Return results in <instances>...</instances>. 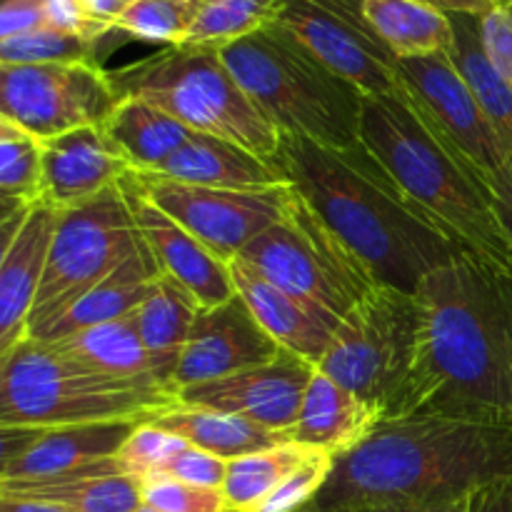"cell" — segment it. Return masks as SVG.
I'll return each instance as SVG.
<instances>
[{"label": "cell", "mask_w": 512, "mask_h": 512, "mask_svg": "<svg viewBox=\"0 0 512 512\" xmlns=\"http://www.w3.org/2000/svg\"><path fill=\"white\" fill-rule=\"evenodd\" d=\"M130 0H50V23L90 40L113 33Z\"/></svg>", "instance_id": "74e56055"}, {"label": "cell", "mask_w": 512, "mask_h": 512, "mask_svg": "<svg viewBox=\"0 0 512 512\" xmlns=\"http://www.w3.org/2000/svg\"><path fill=\"white\" fill-rule=\"evenodd\" d=\"M360 145L455 248L490 270L512 268V240L498 218L488 178L445 148L403 100H365Z\"/></svg>", "instance_id": "277c9868"}, {"label": "cell", "mask_w": 512, "mask_h": 512, "mask_svg": "<svg viewBox=\"0 0 512 512\" xmlns=\"http://www.w3.org/2000/svg\"><path fill=\"white\" fill-rule=\"evenodd\" d=\"M433 8L443 10V13H465V15H483L488 13L490 8H495V0H425Z\"/></svg>", "instance_id": "681fc988"}, {"label": "cell", "mask_w": 512, "mask_h": 512, "mask_svg": "<svg viewBox=\"0 0 512 512\" xmlns=\"http://www.w3.org/2000/svg\"><path fill=\"white\" fill-rule=\"evenodd\" d=\"M120 98H140L193 133L230 140L273 163L283 135L245 95L215 48L173 45L110 73Z\"/></svg>", "instance_id": "52a82bcc"}, {"label": "cell", "mask_w": 512, "mask_h": 512, "mask_svg": "<svg viewBox=\"0 0 512 512\" xmlns=\"http://www.w3.org/2000/svg\"><path fill=\"white\" fill-rule=\"evenodd\" d=\"M315 448L285 440L273 448L255 450V453L240 455L228 460L223 495L228 510L250 512L263 498H268L300 463L310 458Z\"/></svg>", "instance_id": "1f68e13d"}, {"label": "cell", "mask_w": 512, "mask_h": 512, "mask_svg": "<svg viewBox=\"0 0 512 512\" xmlns=\"http://www.w3.org/2000/svg\"><path fill=\"white\" fill-rule=\"evenodd\" d=\"M158 268H155L153 258H150L148 248L138 250L130 255L115 273H110L103 283L90 288L83 298L75 300L63 315L53 320L45 330L38 335H28V338L40 340V343H53V340L65 338V335L80 333V330L95 328V325L113 323V320L128 318L138 310V305L148 298L153 280L158 278Z\"/></svg>", "instance_id": "d4e9b609"}, {"label": "cell", "mask_w": 512, "mask_h": 512, "mask_svg": "<svg viewBox=\"0 0 512 512\" xmlns=\"http://www.w3.org/2000/svg\"><path fill=\"white\" fill-rule=\"evenodd\" d=\"M495 3H498V5H500V3H512V0H495Z\"/></svg>", "instance_id": "9f6ffc18"}, {"label": "cell", "mask_w": 512, "mask_h": 512, "mask_svg": "<svg viewBox=\"0 0 512 512\" xmlns=\"http://www.w3.org/2000/svg\"><path fill=\"white\" fill-rule=\"evenodd\" d=\"M103 128L125 155L130 168L140 173H155L195 135L173 115L140 98H120Z\"/></svg>", "instance_id": "f1b7e54d"}, {"label": "cell", "mask_w": 512, "mask_h": 512, "mask_svg": "<svg viewBox=\"0 0 512 512\" xmlns=\"http://www.w3.org/2000/svg\"><path fill=\"white\" fill-rule=\"evenodd\" d=\"M488 185L500 223H503L505 233L512 240V155H508V160H505L498 173L490 175Z\"/></svg>", "instance_id": "f6af8a7d"}, {"label": "cell", "mask_w": 512, "mask_h": 512, "mask_svg": "<svg viewBox=\"0 0 512 512\" xmlns=\"http://www.w3.org/2000/svg\"><path fill=\"white\" fill-rule=\"evenodd\" d=\"M30 208H33V205H30ZM30 208L23 210V213L15 215L13 220H8V223H5L3 228H0V268H3L5 258H8L10 248H13V243H15V238H18L20 228H23V223H25V218H28Z\"/></svg>", "instance_id": "816d5d0a"}, {"label": "cell", "mask_w": 512, "mask_h": 512, "mask_svg": "<svg viewBox=\"0 0 512 512\" xmlns=\"http://www.w3.org/2000/svg\"><path fill=\"white\" fill-rule=\"evenodd\" d=\"M0 495L40 500L70 512H135L143 505V483L120 473L110 458L58 478L5 480Z\"/></svg>", "instance_id": "603a6c76"}, {"label": "cell", "mask_w": 512, "mask_h": 512, "mask_svg": "<svg viewBox=\"0 0 512 512\" xmlns=\"http://www.w3.org/2000/svg\"><path fill=\"white\" fill-rule=\"evenodd\" d=\"M220 60L280 135L325 148H358L365 95L270 23L218 48Z\"/></svg>", "instance_id": "5b68a950"}, {"label": "cell", "mask_w": 512, "mask_h": 512, "mask_svg": "<svg viewBox=\"0 0 512 512\" xmlns=\"http://www.w3.org/2000/svg\"><path fill=\"white\" fill-rule=\"evenodd\" d=\"M505 478H512V423L385 420L335 458L328 483L303 512L443 503Z\"/></svg>", "instance_id": "7a4b0ae2"}, {"label": "cell", "mask_w": 512, "mask_h": 512, "mask_svg": "<svg viewBox=\"0 0 512 512\" xmlns=\"http://www.w3.org/2000/svg\"><path fill=\"white\" fill-rule=\"evenodd\" d=\"M50 23V0H0V40Z\"/></svg>", "instance_id": "7bdbcfd3"}, {"label": "cell", "mask_w": 512, "mask_h": 512, "mask_svg": "<svg viewBox=\"0 0 512 512\" xmlns=\"http://www.w3.org/2000/svg\"><path fill=\"white\" fill-rule=\"evenodd\" d=\"M493 273L495 290H498L500 310H503L505 325V345H508V368H510V388H512V268L510 270H490Z\"/></svg>", "instance_id": "7dc6e473"}, {"label": "cell", "mask_w": 512, "mask_h": 512, "mask_svg": "<svg viewBox=\"0 0 512 512\" xmlns=\"http://www.w3.org/2000/svg\"><path fill=\"white\" fill-rule=\"evenodd\" d=\"M418 328L415 295L375 285L340 318L315 368L365 400L385 423L410 373Z\"/></svg>", "instance_id": "9c48e42d"}, {"label": "cell", "mask_w": 512, "mask_h": 512, "mask_svg": "<svg viewBox=\"0 0 512 512\" xmlns=\"http://www.w3.org/2000/svg\"><path fill=\"white\" fill-rule=\"evenodd\" d=\"M120 185L75 208L60 210L45 255L30 333L38 335L90 288L103 283L130 255L143 250Z\"/></svg>", "instance_id": "30bf717a"}, {"label": "cell", "mask_w": 512, "mask_h": 512, "mask_svg": "<svg viewBox=\"0 0 512 512\" xmlns=\"http://www.w3.org/2000/svg\"><path fill=\"white\" fill-rule=\"evenodd\" d=\"M183 3H190V5H195V8H198V5L203 3V0H183Z\"/></svg>", "instance_id": "11a10c76"}, {"label": "cell", "mask_w": 512, "mask_h": 512, "mask_svg": "<svg viewBox=\"0 0 512 512\" xmlns=\"http://www.w3.org/2000/svg\"><path fill=\"white\" fill-rule=\"evenodd\" d=\"M0 512H70L58 505L40 503V500H23L10 498V495H0Z\"/></svg>", "instance_id": "f907efd6"}, {"label": "cell", "mask_w": 512, "mask_h": 512, "mask_svg": "<svg viewBox=\"0 0 512 512\" xmlns=\"http://www.w3.org/2000/svg\"><path fill=\"white\" fill-rule=\"evenodd\" d=\"M273 163L380 285L413 295L458 253L363 145L325 148L283 135Z\"/></svg>", "instance_id": "3957f363"}, {"label": "cell", "mask_w": 512, "mask_h": 512, "mask_svg": "<svg viewBox=\"0 0 512 512\" xmlns=\"http://www.w3.org/2000/svg\"><path fill=\"white\" fill-rule=\"evenodd\" d=\"M280 353L283 348L260 328L248 305L235 295L218 308L200 310L175 368V388L180 393L190 385L228 378L270 363Z\"/></svg>", "instance_id": "2e32d148"}, {"label": "cell", "mask_w": 512, "mask_h": 512, "mask_svg": "<svg viewBox=\"0 0 512 512\" xmlns=\"http://www.w3.org/2000/svg\"><path fill=\"white\" fill-rule=\"evenodd\" d=\"M450 23H453L450 58L468 88L473 90L475 100L483 108L488 123L493 125L505 153L512 155V85L485 53L483 40H480V15L453 13Z\"/></svg>", "instance_id": "4dcf8cb0"}, {"label": "cell", "mask_w": 512, "mask_h": 512, "mask_svg": "<svg viewBox=\"0 0 512 512\" xmlns=\"http://www.w3.org/2000/svg\"><path fill=\"white\" fill-rule=\"evenodd\" d=\"M228 268L235 295L248 305L260 328L283 350H290V353L318 365L333 340L335 328H338V315L288 293L273 280L265 278L263 273H258L253 265L245 263L243 258H233Z\"/></svg>", "instance_id": "d6986e66"}, {"label": "cell", "mask_w": 512, "mask_h": 512, "mask_svg": "<svg viewBox=\"0 0 512 512\" xmlns=\"http://www.w3.org/2000/svg\"><path fill=\"white\" fill-rule=\"evenodd\" d=\"M125 178L225 263L280 220L290 195V183L268 190H223L140 170H128Z\"/></svg>", "instance_id": "4fadbf2b"}, {"label": "cell", "mask_w": 512, "mask_h": 512, "mask_svg": "<svg viewBox=\"0 0 512 512\" xmlns=\"http://www.w3.org/2000/svg\"><path fill=\"white\" fill-rule=\"evenodd\" d=\"M148 423L175 435V438L193 445V448H200L225 460L240 458V455L255 453V450L273 448V445L290 440L288 433H273V430L260 428V425L250 423L240 415L220 413V410L210 408H190V405L183 403L178 408L168 410V413L155 415Z\"/></svg>", "instance_id": "83f0119b"}, {"label": "cell", "mask_w": 512, "mask_h": 512, "mask_svg": "<svg viewBox=\"0 0 512 512\" xmlns=\"http://www.w3.org/2000/svg\"><path fill=\"white\" fill-rule=\"evenodd\" d=\"M135 512H160V510L150 508V505H140V508H138V510H135Z\"/></svg>", "instance_id": "db71d44e"}, {"label": "cell", "mask_w": 512, "mask_h": 512, "mask_svg": "<svg viewBox=\"0 0 512 512\" xmlns=\"http://www.w3.org/2000/svg\"><path fill=\"white\" fill-rule=\"evenodd\" d=\"M313 373L315 363L283 350L278 358L265 365L183 388L178 398L190 408L240 415L260 428L290 435L298 423L300 405Z\"/></svg>", "instance_id": "9a60e30c"}, {"label": "cell", "mask_w": 512, "mask_h": 512, "mask_svg": "<svg viewBox=\"0 0 512 512\" xmlns=\"http://www.w3.org/2000/svg\"><path fill=\"white\" fill-rule=\"evenodd\" d=\"M335 455L313 450L305 463H300L268 498L260 500L250 512H303L323 490L333 473Z\"/></svg>", "instance_id": "8d00e7d4"}, {"label": "cell", "mask_w": 512, "mask_h": 512, "mask_svg": "<svg viewBox=\"0 0 512 512\" xmlns=\"http://www.w3.org/2000/svg\"><path fill=\"white\" fill-rule=\"evenodd\" d=\"M403 100L420 123L453 153L490 178L508 160L503 143L485 118L450 53L398 60Z\"/></svg>", "instance_id": "5bb4252c"}, {"label": "cell", "mask_w": 512, "mask_h": 512, "mask_svg": "<svg viewBox=\"0 0 512 512\" xmlns=\"http://www.w3.org/2000/svg\"><path fill=\"white\" fill-rule=\"evenodd\" d=\"M98 40L78 33L43 25L15 38L0 40V65H48V63H85L98 60Z\"/></svg>", "instance_id": "836d02e7"}, {"label": "cell", "mask_w": 512, "mask_h": 512, "mask_svg": "<svg viewBox=\"0 0 512 512\" xmlns=\"http://www.w3.org/2000/svg\"><path fill=\"white\" fill-rule=\"evenodd\" d=\"M225 473H228V460L218 458L213 453H205L200 448H193L188 443H180L145 480L170 478L180 480V483L198 485V488L223 490Z\"/></svg>", "instance_id": "60d3db41"}, {"label": "cell", "mask_w": 512, "mask_h": 512, "mask_svg": "<svg viewBox=\"0 0 512 512\" xmlns=\"http://www.w3.org/2000/svg\"><path fill=\"white\" fill-rule=\"evenodd\" d=\"M273 25L365 98L405 95L398 58L365 23L358 0H283Z\"/></svg>", "instance_id": "8fae6325"}, {"label": "cell", "mask_w": 512, "mask_h": 512, "mask_svg": "<svg viewBox=\"0 0 512 512\" xmlns=\"http://www.w3.org/2000/svg\"><path fill=\"white\" fill-rule=\"evenodd\" d=\"M118 100V88L98 60L0 65V115L38 140L103 125Z\"/></svg>", "instance_id": "7c38bea8"}, {"label": "cell", "mask_w": 512, "mask_h": 512, "mask_svg": "<svg viewBox=\"0 0 512 512\" xmlns=\"http://www.w3.org/2000/svg\"><path fill=\"white\" fill-rule=\"evenodd\" d=\"M238 258L288 293L338 318L380 285L293 185L280 220L265 228Z\"/></svg>", "instance_id": "ba28073f"}, {"label": "cell", "mask_w": 512, "mask_h": 512, "mask_svg": "<svg viewBox=\"0 0 512 512\" xmlns=\"http://www.w3.org/2000/svg\"><path fill=\"white\" fill-rule=\"evenodd\" d=\"M40 180V140L0 115V190L35 203Z\"/></svg>", "instance_id": "d590c367"}, {"label": "cell", "mask_w": 512, "mask_h": 512, "mask_svg": "<svg viewBox=\"0 0 512 512\" xmlns=\"http://www.w3.org/2000/svg\"><path fill=\"white\" fill-rule=\"evenodd\" d=\"M228 512H243V510H228Z\"/></svg>", "instance_id": "6f0895ef"}, {"label": "cell", "mask_w": 512, "mask_h": 512, "mask_svg": "<svg viewBox=\"0 0 512 512\" xmlns=\"http://www.w3.org/2000/svg\"><path fill=\"white\" fill-rule=\"evenodd\" d=\"M343 512H470V495L443 503H398V505H375V508H355Z\"/></svg>", "instance_id": "c3c4849f"}, {"label": "cell", "mask_w": 512, "mask_h": 512, "mask_svg": "<svg viewBox=\"0 0 512 512\" xmlns=\"http://www.w3.org/2000/svg\"><path fill=\"white\" fill-rule=\"evenodd\" d=\"M180 443L183 440L155 428L153 423H140L130 433V438L120 445L118 453L113 455V463L118 465L120 473L138 478L143 483Z\"/></svg>", "instance_id": "f35d334b"}, {"label": "cell", "mask_w": 512, "mask_h": 512, "mask_svg": "<svg viewBox=\"0 0 512 512\" xmlns=\"http://www.w3.org/2000/svg\"><path fill=\"white\" fill-rule=\"evenodd\" d=\"M33 205V200L25 198V195H15L8 193V190H0V228H3L8 220H13L15 215L23 213Z\"/></svg>", "instance_id": "f5cc1de1"}, {"label": "cell", "mask_w": 512, "mask_h": 512, "mask_svg": "<svg viewBox=\"0 0 512 512\" xmlns=\"http://www.w3.org/2000/svg\"><path fill=\"white\" fill-rule=\"evenodd\" d=\"M118 185L125 193L140 238H143L160 275L175 280L180 288L188 290L203 310L218 308L235 298V285L225 260L210 253L183 225L155 208L125 175Z\"/></svg>", "instance_id": "ac0fdd59"}, {"label": "cell", "mask_w": 512, "mask_h": 512, "mask_svg": "<svg viewBox=\"0 0 512 512\" xmlns=\"http://www.w3.org/2000/svg\"><path fill=\"white\" fill-rule=\"evenodd\" d=\"M53 208L33 203L3 268H0V355L30 333V315L43 278L45 255L55 230Z\"/></svg>", "instance_id": "ffe728a7"}, {"label": "cell", "mask_w": 512, "mask_h": 512, "mask_svg": "<svg viewBox=\"0 0 512 512\" xmlns=\"http://www.w3.org/2000/svg\"><path fill=\"white\" fill-rule=\"evenodd\" d=\"M360 13L380 43L398 60L450 53V15L425 0H358Z\"/></svg>", "instance_id": "4316f807"}, {"label": "cell", "mask_w": 512, "mask_h": 512, "mask_svg": "<svg viewBox=\"0 0 512 512\" xmlns=\"http://www.w3.org/2000/svg\"><path fill=\"white\" fill-rule=\"evenodd\" d=\"M143 505L160 512H228L220 488H198L170 478L143 480Z\"/></svg>", "instance_id": "ab89813d"}, {"label": "cell", "mask_w": 512, "mask_h": 512, "mask_svg": "<svg viewBox=\"0 0 512 512\" xmlns=\"http://www.w3.org/2000/svg\"><path fill=\"white\" fill-rule=\"evenodd\" d=\"M48 345L73 363L95 370V373L125 380H153V383L163 385L155 375V365L140 340L133 315L65 335Z\"/></svg>", "instance_id": "f546056e"}, {"label": "cell", "mask_w": 512, "mask_h": 512, "mask_svg": "<svg viewBox=\"0 0 512 512\" xmlns=\"http://www.w3.org/2000/svg\"><path fill=\"white\" fill-rule=\"evenodd\" d=\"M283 0H203L180 45L223 48L268 28Z\"/></svg>", "instance_id": "d6a6232c"}, {"label": "cell", "mask_w": 512, "mask_h": 512, "mask_svg": "<svg viewBox=\"0 0 512 512\" xmlns=\"http://www.w3.org/2000/svg\"><path fill=\"white\" fill-rule=\"evenodd\" d=\"M130 163L103 125H85L55 138L40 140L38 198L60 210L75 208L115 188Z\"/></svg>", "instance_id": "e0dca14e"}, {"label": "cell", "mask_w": 512, "mask_h": 512, "mask_svg": "<svg viewBox=\"0 0 512 512\" xmlns=\"http://www.w3.org/2000/svg\"><path fill=\"white\" fill-rule=\"evenodd\" d=\"M378 425L380 415L365 400L315 368L290 440L338 458L363 443Z\"/></svg>", "instance_id": "44dd1931"}, {"label": "cell", "mask_w": 512, "mask_h": 512, "mask_svg": "<svg viewBox=\"0 0 512 512\" xmlns=\"http://www.w3.org/2000/svg\"><path fill=\"white\" fill-rule=\"evenodd\" d=\"M200 310L203 308L195 303L188 290L180 288L175 280L158 275L148 298L133 313V323L153 360L155 375L173 393H178L173 380L175 368H178V360L193 333Z\"/></svg>", "instance_id": "484cf974"}, {"label": "cell", "mask_w": 512, "mask_h": 512, "mask_svg": "<svg viewBox=\"0 0 512 512\" xmlns=\"http://www.w3.org/2000/svg\"><path fill=\"white\" fill-rule=\"evenodd\" d=\"M155 173L178 183L223 190H268L288 185L278 165L213 135L195 133Z\"/></svg>", "instance_id": "7402d4cb"}, {"label": "cell", "mask_w": 512, "mask_h": 512, "mask_svg": "<svg viewBox=\"0 0 512 512\" xmlns=\"http://www.w3.org/2000/svg\"><path fill=\"white\" fill-rule=\"evenodd\" d=\"M470 512H512V478L475 490L470 495Z\"/></svg>", "instance_id": "bcb514c9"}, {"label": "cell", "mask_w": 512, "mask_h": 512, "mask_svg": "<svg viewBox=\"0 0 512 512\" xmlns=\"http://www.w3.org/2000/svg\"><path fill=\"white\" fill-rule=\"evenodd\" d=\"M480 40L495 68L512 85V3H500L480 15Z\"/></svg>", "instance_id": "b9f144b4"}, {"label": "cell", "mask_w": 512, "mask_h": 512, "mask_svg": "<svg viewBox=\"0 0 512 512\" xmlns=\"http://www.w3.org/2000/svg\"><path fill=\"white\" fill-rule=\"evenodd\" d=\"M195 5L183 0H130L113 25V33H125L145 43H163L168 48L183 43Z\"/></svg>", "instance_id": "e575fe53"}, {"label": "cell", "mask_w": 512, "mask_h": 512, "mask_svg": "<svg viewBox=\"0 0 512 512\" xmlns=\"http://www.w3.org/2000/svg\"><path fill=\"white\" fill-rule=\"evenodd\" d=\"M45 430L38 428H0V480L8 475L15 460L23 458L40 438Z\"/></svg>", "instance_id": "ee69618b"}, {"label": "cell", "mask_w": 512, "mask_h": 512, "mask_svg": "<svg viewBox=\"0 0 512 512\" xmlns=\"http://www.w3.org/2000/svg\"><path fill=\"white\" fill-rule=\"evenodd\" d=\"M138 420H108V423H80L45 430L43 438L15 460L5 480H43L75 473L88 465L110 460L130 438Z\"/></svg>", "instance_id": "cb8c5ba5"}, {"label": "cell", "mask_w": 512, "mask_h": 512, "mask_svg": "<svg viewBox=\"0 0 512 512\" xmlns=\"http://www.w3.org/2000/svg\"><path fill=\"white\" fill-rule=\"evenodd\" d=\"M173 390L153 380H125L73 363L48 343L25 338L0 355V428H65L138 420L178 408Z\"/></svg>", "instance_id": "8992f818"}, {"label": "cell", "mask_w": 512, "mask_h": 512, "mask_svg": "<svg viewBox=\"0 0 512 512\" xmlns=\"http://www.w3.org/2000/svg\"><path fill=\"white\" fill-rule=\"evenodd\" d=\"M413 295L418 343L388 420L512 423L508 345L490 268L458 250Z\"/></svg>", "instance_id": "6da1fadb"}]
</instances>
